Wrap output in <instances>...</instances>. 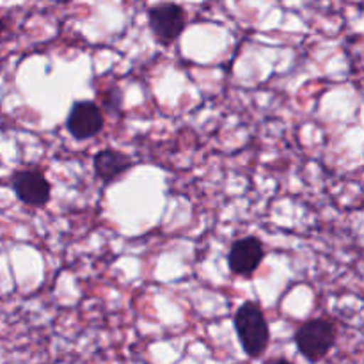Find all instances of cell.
<instances>
[{"instance_id":"obj_7","label":"cell","mask_w":364,"mask_h":364,"mask_svg":"<svg viewBox=\"0 0 364 364\" xmlns=\"http://www.w3.org/2000/svg\"><path fill=\"white\" fill-rule=\"evenodd\" d=\"M134 167V159L114 148H103L92 156V169L103 183H114Z\"/></svg>"},{"instance_id":"obj_3","label":"cell","mask_w":364,"mask_h":364,"mask_svg":"<svg viewBox=\"0 0 364 364\" xmlns=\"http://www.w3.org/2000/svg\"><path fill=\"white\" fill-rule=\"evenodd\" d=\"M148 23L156 43L169 46L187 27V11L176 2H159L148 9Z\"/></svg>"},{"instance_id":"obj_2","label":"cell","mask_w":364,"mask_h":364,"mask_svg":"<svg viewBox=\"0 0 364 364\" xmlns=\"http://www.w3.org/2000/svg\"><path fill=\"white\" fill-rule=\"evenodd\" d=\"M299 354L316 364L329 355L336 345V327L327 318H311L295 331Z\"/></svg>"},{"instance_id":"obj_8","label":"cell","mask_w":364,"mask_h":364,"mask_svg":"<svg viewBox=\"0 0 364 364\" xmlns=\"http://www.w3.org/2000/svg\"><path fill=\"white\" fill-rule=\"evenodd\" d=\"M121 103H123V98H121L119 87H112L105 96V107L109 109V112L117 114L121 109Z\"/></svg>"},{"instance_id":"obj_4","label":"cell","mask_w":364,"mask_h":364,"mask_svg":"<svg viewBox=\"0 0 364 364\" xmlns=\"http://www.w3.org/2000/svg\"><path fill=\"white\" fill-rule=\"evenodd\" d=\"M11 187H13L18 201L31 208H43L48 205L50 198H52L50 181L46 180L45 173L39 167L16 171L11 178Z\"/></svg>"},{"instance_id":"obj_1","label":"cell","mask_w":364,"mask_h":364,"mask_svg":"<svg viewBox=\"0 0 364 364\" xmlns=\"http://www.w3.org/2000/svg\"><path fill=\"white\" fill-rule=\"evenodd\" d=\"M233 326L242 350L251 359H259L270 343V327L256 302L245 301L233 316Z\"/></svg>"},{"instance_id":"obj_9","label":"cell","mask_w":364,"mask_h":364,"mask_svg":"<svg viewBox=\"0 0 364 364\" xmlns=\"http://www.w3.org/2000/svg\"><path fill=\"white\" fill-rule=\"evenodd\" d=\"M263 364H294V363L287 358H269L263 361Z\"/></svg>"},{"instance_id":"obj_5","label":"cell","mask_w":364,"mask_h":364,"mask_svg":"<svg viewBox=\"0 0 364 364\" xmlns=\"http://www.w3.org/2000/svg\"><path fill=\"white\" fill-rule=\"evenodd\" d=\"M105 127L103 110L89 100H80L71 105L66 117V130L77 141H87L96 137Z\"/></svg>"},{"instance_id":"obj_10","label":"cell","mask_w":364,"mask_h":364,"mask_svg":"<svg viewBox=\"0 0 364 364\" xmlns=\"http://www.w3.org/2000/svg\"><path fill=\"white\" fill-rule=\"evenodd\" d=\"M4 28H6V23H4L2 16H0V34H2V32H4Z\"/></svg>"},{"instance_id":"obj_6","label":"cell","mask_w":364,"mask_h":364,"mask_svg":"<svg viewBox=\"0 0 364 364\" xmlns=\"http://www.w3.org/2000/svg\"><path fill=\"white\" fill-rule=\"evenodd\" d=\"M265 258L263 244L256 237H244L235 240L228 252V267L231 274L240 277H249L258 270Z\"/></svg>"}]
</instances>
